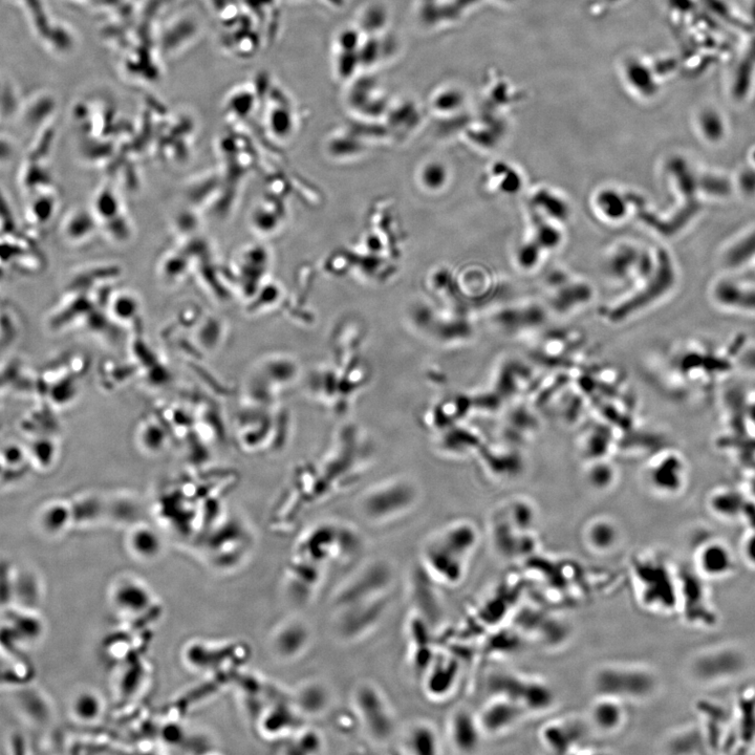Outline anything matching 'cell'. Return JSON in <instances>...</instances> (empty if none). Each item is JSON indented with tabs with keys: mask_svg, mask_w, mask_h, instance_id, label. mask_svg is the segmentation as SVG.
<instances>
[{
	"mask_svg": "<svg viewBox=\"0 0 755 755\" xmlns=\"http://www.w3.org/2000/svg\"><path fill=\"white\" fill-rule=\"evenodd\" d=\"M600 696L623 700H639L650 696L655 689L653 674L637 667H606L594 680Z\"/></svg>",
	"mask_w": 755,
	"mask_h": 755,
	"instance_id": "277c9868",
	"label": "cell"
},
{
	"mask_svg": "<svg viewBox=\"0 0 755 755\" xmlns=\"http://www.w3.org/2000/svg\"><path fill=\"white\" fill-rule=\"evenodd\" d=\"M745 656L731 646L715 647L698 656L693 666L694 675L703 683H720L744 671Z\"/></svg>",
	"mask_w": 755,
	"mask_h": 755,
	"instance_id": "8992f818",
	"label": "cell"
},
{
	"mask_svg": "<svg viewBox=\"0 0 755 755\" xmlns=\"http://www.w3.org/2000/svg\"><path fill=\"white\" fill-rule=\"evenodd\" d=\"M293 752L298 754H317L325 747L320 733L314 729H304L294 739Z\"/></svg>",
	"mask_w": 755,
	"mask_h": 755,
	"instance_id": "7402d4cb",
	"label": "cell"
},
{
	"mask_svg": "<svg viewBox=\"0 0 755 755\" xmlns=\"http://www.w3.org/2000/svg\"><path fill=\"white\" fill-rule=\"evenodd\" d=\"M459 677V664L446 657L431 661L424 682L425 692L431 698H446L455 688Z\"/></svg>",
	"mask_w": 755,
	"mask_h": 755,
	"instance_id": "9a60e30c",
	"label": "cell"
},
{
	"mask_svg": "<svg viewBox=\"0 0 755 755\" xmlns=\"http://www.w3.org/2000/svg\"><path fill=\"white\" fill-rule=\"evenodd\" d=\"M313 633L305 621L293 619L280 625L271 640L272 652L280 660L292 661L309 650Z\"/></svg>",
	"mask_w": 755,
	"mask_h": 755,
	"instance_id": "ba28073f",
	"label": "cell"
},
{
	"mask_svg": "<svg viewBox=\"0 0 755 755\" xmlns=\"http://www.w3.org/2000/svg\"><path fill=\"white\" fill-rule=\"evenodd\" d=\"M742 555L746 564L755 568V534H751L745 538L742 546Z\"/></svg>",
	"mask_w": 755,
	"mask_h": 755,
	"instance_id": "603a6c76",
	"label": "cell"
},
{
	"mask_svg": "<svg viewBox=\"0 0 755 755\" xmlns=\"http://www.w3.org/2000/svg\"><path fill=\"white\" fill-rule=\"evenodd\" d=\"M395 579V569L390 562L376 559L365 565L337 592L334 607L337 609L357 602L388 594Z\"/></svg>",
	"mask_w": 755,
	"mask_h": 755,
	"instance_id": "3957f363",
	"label": "cell"
},
{
	"mask_svg": "<svg viewBox=\"0 0 755 755\" xmlns=\"http://www.w3.org/2000/svg\"><path fill=\"white\" fill-rule=\"evenodd\" d=\"M404 746L414 755H436L440 753V739L433 725L418 723L408 730Z\"/></svg>",
	"mask_w": 755,
	"mask_h": 755,
	"instance_id": "2e32d148",
	"label": "cell"
},
{
	"mask_svg": "<svg viewBox=\"0 0 755 755\" xmlns=\"http://www.w3.org/2000/svg\"><path fill=\"white\" fill-rule=\"evenodd\" d=\"M437 539L446 548L466 560L477 545L476 532L468 526L451 527Z\"/></svg>",
	"mask_w": 755,
	"mask_h": 755,
	"instance_id": "d6986e66",
	"label": "cell"
},
{
	"mask_svg": "<svg viewBox=\"0 0 755 755\" xmlns=\"http://www.w3.org/2000/svg\"><path fill=\"white\" fill-rule=\"evenodd\" d=\"M73 715L86 723L98 721L104 711V703L100 695L94 692L79 694L72 703Z\"/></svg>",
	"mask_w": 755,
	"mask_h": 755,
	"instance_id": "ffe728a7",
	"label": "cell"
},
{
	"mask_svg": "<svg viewBox=\"0 0 755 755\" xmlns=\"http://www.w3.org/2000/svg\"><path fill=\"white\" fill-rule=\"evenodd\" d=\"M353 704L368 735L377 743L390 741L396 730L390 703L373 683L362 682L354 690Z\"/></svg>",
	"mask_w": 755,
	"mask_h": 755,
	"instance_id": "6da1fadb",
	"label": "cell"
},
{
	"mask_svg": "<svg viewBox=\"0 0 755 755\" xmlns=\"http://www.w3.org/2000/svg\"><path fill=\"white\" fill-rule=\"evenodd\" d=\"M589 543L597 550H609L617 542L615 528L606 522L595 523L588 533Z\"/></svg>",
	"mask_w": 755,
	"mask_h": 755,
	"instance_id": "44dd1931",
	"label": "cell"
},
{
	"mask_svg": "<svg viewBox=\"0 0 755 755\" xmlns=\"http://www.w3.org/2000/svg\"><path fill=\"white\" fill-rule=\"evenodd\" d=\"M696 565L702 577L720 580L735 572L736 558L726 544L713 541L704 544L699 549Z\"/></svg>",
	"mask_w": 755,
	"mask_h": 755,
	"instance_id": "8fae6325",
	"label": "cell"
},
{
	"mask_svg": "<svg viewBox=\"0 0 755 755\" xmlns=\"http://www.w3.org/2000/svg\"><path fill=\"white\" fill-rule=\"evenodd\" d=\"M128 547L134 556L144 562L158 558L163 550L161 538L147 528L136 529L129 536Z\"/></svg>",
	"mask_w": 755,
	"mask_h": 755,
	"instance_id": "ac0fdd59",
	"label": "cell"
},
{
	"mask_svg": "<svg viewBox=\"0 0 755 755\" xmlns=\"http://www.w3.org/2000/svg\"><path fill=\"white\" fill-rule=\"evenodd\" d=\"M341 530L333 526L316 528L301 542L297 557L326 568L339 556Z\"/></svg>",
	"mask_w": 755,
	"mask_h": 755,
	"instance_id": "30bf717a",
	"label": "cell"
},
{
	"mask_svg": "<svg viewBox=\"0 0 755 755\" xmlns=\"http://www.w3.org/2000/svg\"><path fill=\"white\" fill-rule=\"evenodd\" d=\"M524 711L519 704L511 700L493 697V700L483 708L478 719L484 733L499 735L519 721Z\"/></svg>",
	"mask_w": 755,
	"mask_h": 755,
	"instance_id": "7c38bea8",
	"label": "cell"
},
{
	"mask_svg": "<svg viewBox=\"0 0 755 755\" xmlns=\"http://www.w3.org/2000/svg\"><path fill=\"white\" fill-rule=\"evenodd\" d=\"M592 720L603 731H613L619 728L624 719V709L621 701L612 697L600 696L593 705Z\"/></svg>",
	"mask_w": 755,
	"mask_h": 755,
	"instance_id": "e0dca14e",
	"label": "cell"
},
{
	"mask_svg": "<svg viewBox=\"0 0 755 755\" xmlns=\"http://www.w3.org/2000/svg\"><path fill=\"white\" fill-rule=\"evenodd\" d=\"M331 704L330 688L316 680L302 684L293 697V705L301 717H319L327 713Z\"/></svg>",
	"mask_w": 755,
	"mask_h": 755,
	"instance_id": "5bb4252c",
	"label": "cell"
},
{
	"mask_svg": "<svg viewBox=\"0 0 755 755\" xmlns=\"http://www.w3.org/2000/svg\"><path fill=\"white\" fill-rule=\"evenodd\" d=\"M488 687L493 697H503L519 704L524 710L547 709L553 695L546 684L508 674H495Z\"/></svg>",
	"mask_w": 755,
	"mask_h": 755,
	"instance_id": "5b68a950",
	"label": "cell"
},
{
	"mask_svg": "<svg viewBox=\"0 0 755 755\" xmlns=\"http://www.w3.org/2000/svg\"><path fill=\"white\" fill-rule=\"evenodd\" d=\"M424 568L436 580L456 586L465 576L467 560L435 539L424 550Z\"/></svg>",
	"mask_w": 755,
	"mask_h": 755,
	"instance_id": "52a82bcc",
	"label": "cell"
},
{
	"mask_svg": "<svg viewBox=\"0 0 755 755\" xmlns=\"http://www.w3.org/2000/svg\"><path fill=\"white\" fill-rule=\"evenodd\" d=\"M484 731L479 719L467 709H457L449 720V736L452 745L462 753L476 751L482 740Z\"/></svg>",
	"mask_w": 755,
	"mask_h": 755,
	"instance_id": "4fadbf2b",
	"label": "cell"
},
{
	"mask_svg": "<svg viewBox=\"0 0 755 755\" xmlns=\"http://www.w3.org/2000/svg\"><path fill=\"white\" fill-rule=\"evenodd\" d=\"M112 606L121 614H141L151 602L153 592L140 578L125 576L114 582L111 589Z\"/></svg>",
	"mask_w": 755,
	"mask_h": 755,
	"instance_id": "9c48e42d",
	"label": "cell"
},
{
	"mask_svg": "<svg viewBox=\"0 0 755 755\" xmlns=\"http://www.w3.org/2000/svg\"><path fill=\"white\" fill-rule=\"evenodd\" d=\"M390 606V595L386 594L337 609L333 621L336 637L343 642H355L368 636L382 622Z\"/></svg>",
	"mask_w": 755,
	"mask_h": 755,
	"instance_id": "7a4b0ae2",
	"label": "cell"
}]
</instances>
